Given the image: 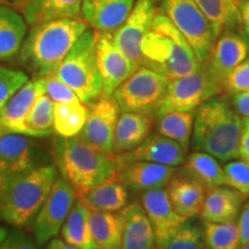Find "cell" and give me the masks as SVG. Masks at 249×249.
Returning a JSON list of instances; mask_svg holds the SVG:
<instances>
[{"instance_id":"4fadbf2b","label":"cell","mask_w":249,"mask_h":249,"mask_svg":"<svg viewBox=\"0 0 249 249\" xmlns=\"http://www.w3.org/2000/svg\"><path fill=\"white\" fill-rule=\"evenodd\" d=\"M96 57L103 82L102 96L111 97L118 87L123 85L138 68L113 42L112 33L95 30Z\"/></svg>"},{"instance_id":"9c48e42d","label":"cell","mask_w":249,"mask_h":249,"mask_svg":"<svg viewBox=\"0 0 249 249\" xmlns=\"http://www.w3.org/2000/svg\"><path fill=\"white\" fill-rule=\"evenodd\" d=\"M169 79L147 67H140L118 87L112 97L121 112L154 113L163 99Z\"/></svg>"},{"instance_id":"7dc6e473","label":"cell","mask_w":249,"mask_h":249,"mask_svg":"<svg viewBox=\"0 0 249 249\" xmlns=\"http://www.w3.org/2000/svg\"><path fill=\"white\" fill-rule=\"evenodd\" d=\"M7 233H8V231H7V229H6V227L0 226V242L4 240L5 236L7 235Z\"/></svg>"},{"instance_id":"3957f363","label":"cell","mask_w":249,"mask_h":249,"mask_svg":"<svg viewBox=\"0 0 249 249\" xmlns=\"http://www.w3.org/2000/svg\"><path fill=\"white\" fill-rule=\"evenodd\" d=\"M52 156L60 177L76 193L117 178L113 156L98 150L79 136L55 138Z\"/></svg>"},{"instance_id":"60d3db41","label":"cell","mask_w":249,"mask_h":249,"mask_svg":"<svg viewBox=\"0 0 249 249\" xmlns=\"http://www.w3.org/2000/svg\"><path fill=\"white\" fill-rule=\"evenodd\" d=\"M240 233V246L249 242V201L242 205L236 223Z\"/></svg>"},{"instance_id":"7a4b0ae2","label":"cell","mask_w":249,"mask_h":249,"mask_svg":"<svg viewBox=\"0 0 249 249\" xmlns=\"http://www.w3.org/2000/svg\"><path fill=\"white\" fill-rule=\"evenodd\" d=\"M141 67L157 71L169 80L193 73L201 67L192 46L170 18L160 11L142 40Z\"/></svg>"},{"instance_id":"b9f144b4","label":"cell","mask_w":249,"mask_h":249,"mask_svg":"<svg viewBox=\"0 0 249 249\" xmlns=\"http://www.w3.org/2000/svg\"><path fill=\"white\" fill-rule=\"evenodd\" d=\"M233 107L240 117L249 118V90L233 95Z\"/></svg>"},{"instance_id":"d590c367","label":"cell","mask_w":249,"mask_h":249,"mask_svg":"<svg viewBox=\"0 0 249 249\" xmlns=\"http://www.w3.org/2000/svg\"><path fill=\"white\" fill-rule=\"evenodd\" d=\"M28 81L29 77L22 71L0 67V110Z\"/></svg>"},{"instance_id":"f907efd6","label":"cell","mask_w":249,"mask_h":249,"mask_svg":"<svg viewBox=\"0 0 249 249\" xmlns=\"http://www.w3.org/2000/svg\"><path fill=\"white\" fill-rule=\"evenodd\" d=\"M248 51H249V43H248Z\"/></svg>"},{"instance_id":"c3c4849f","label":"cell","mask_w":249,"mask_h":249,"mask_svg":"<svg viewBox=\"0 0 249 249\" xmlns=\"http://www.w3.org/2000/svg\"><path fill=\"white\" fill-rule=\"evenodd\" d=\"M239 249H249V242H247V244H245V245H241Z\"/></svg>"},{"instance_id":"f546056e","label":"cell","mask_w":249,"mask_h":249,"mask_svg":"<svg viewBox=\"0 0 249 249\" xmlns=\"http://www.w3.org/2000/svg\"><path fill=\"white\" fill-rule=\"evenodd\" d=\"M183 169L187 176L195 179L207 189L225 185L224 169L217 158L207 152H193L186 158Z\"/></svg>"},{"instance_id":"74e56055","label":"cell","mask_w":249,"mask_h":249,"mask_svg":"<svg viewBox=\"0 0 249 249\" xmlns=\"http://www.w3.org/2000/svg\"><path fill=\"white\" fill-rule=\"evenodd\" d=\"M42 86L43 93L51 98L53 103H73L80 101L74 90L55 75L37 77Z\"/></svg>"},{"instance_id":"d6986e66","label":"cell","mask_w":249,"mask_h":249,"mask_svg":"<svg viewBox=\"0 0 249 249\" xmlns=\"http://www.w3.org/2000/svg\"><path fill=\"white\" fill-rule=\"evenodd\" d=\"M136 0H82L81 14L93 30L114 33L124 22Z\"/></svg>"},{"instance_id":"8d00e7d4","label":"cell","mask_w":249,"mask_h":249,"mask_svg":"<svg viewBox=\"0 0 249 249\" xmlns=\"http://www.w3.org/2000/svg\"><path fill=\"white\" fill-rule=\"evenodd\" d=\"M225 186L244 195H249V164L244 160H230L224 166Z\"/></svg>"},{"instance_id":"d4e9b609","label":"cell","mask_w":249,"mask_h":249,"mask_svg":"<svg viewBox=\"0 0 249 249\" xmlns=\"http://www.w3.org/2000/svg\"><path fill=\"white\" fill-rule=\"evenodd\" d=\"M82 0H28L21 8L29 26L60 18H80Z\"/></svg>"},{"instance_id":"ab89813d","label":"cell","mask_w":249,"mask_h":249,"mask_svg":"<svg viewBox=\"0 0 249 249\" xmlns=\"http://www.w3.org/2000/svg\"><path fill=\"white\" fill-rule=\"evenodd\" d=\"M0 249H38L30 236L20 229L8 232L5 239L0 242Z\"/></svg>"},{"instance_id":"4dcf8cb0","label":"cell","mask_w":249,"mask_h":249,"mask_svg":"<svg viewBox=\"0 0 249 249\" xmlns=\"http://www.w3.org/2000/svg\"><path fill=\"white\" fill-rule=\"evenodd\" d=\"M54 103L42 93L30 107L22 121L20 134L31 138H46L54 133L53 128Z\"/></svg>"},{"instance_id":"d6a6232c","label":"cell","mask_w":249,"mask_h":249,"mask_svg":"<svg viewBox=\"0 0 249 249\" xmlns=\"http://www.w3.org/2000/svg\"><path fill=\"white\" fill-rule=\"evenodd\" d=\"M89 107L81 101L54 103L53 128L61 138H74L81 133L88 118Z\"/></svg>"},{"instance_id":"8992f818","label":"cell","mask_w":249,"mask_h":249,"mask_svg":"<svg viewBox=\"0 0 249 249\" xmlns=\"http://www.w3.org/2000/svg\"><path fill=\"white\" fill-rule=\"evenodd\" d=\"M74 90L83 104L90 105L103 93L96 57L95 30L87 29L70 50L53 74Z\"/></svg>"},{"instance_id":"6da1fadb","label":"cell","mask_w":249,"mask_h":249,"mask_svg":"<svg viewBox=\"0 0 249 249\" xmlns=\"http://www.w3.org/2000/svg\"><path fill=\"white\" fill-rule=\"evenodd\" d=\"M88 29L81 18H60L35 24L20 50V62L31 75H53L70 50Z\"/></svg>"},{"instance_id":"ac0fdd59","label":"cell","mask_w":249,"mask_h":249,"mask_svg":"<svg viewBox=\"0 0 249 249\" xmlns=\"http://www.w3.org/2000/svg\"><path fill=\"white\" fill-rule=\"evenodd\" d=\"M247 55L248 43L245 37L234 30H227L214 40L207 65L223 86L227 75L245 61Z\"/></svg>"},{"instance_id":"1f68e13d","label":"cell","mask_w":249,"mask_h":249,"mask_svg":"<svg viewBox=\"0 0 249 249\" xmlns=\"http://www.w3.org/2000/svg\"><path fill=\"white\" fill-rule=\"evenodd\" d=\"M155 121L158 134L178 142L186 150L188 149L194 127L193 112L169 111L155 113Z\"/></svg>"},{"instance_id":"603a6c76","label":"cell","mask_w":249,"mask_h":249,"mask_svg":"<svg viewBox=\"0 0 249 249\" xmlns=\"http://www.w3.org/2000/svg\"><path fill=\"white\" fill-rule=\"evenodd\" d=\"M152 118L140 112H123L118 118L113 139V154L135 149L150 135Z\"/></svg>"},{"instance_id":"836d02e7","label":"cell","mask_w":249,"mask_h":249,"mask_svg":"<svg viewBox=\"0 0 249 249\" xmlns=\"http://www.w3.org/2000/svg\"><path fill=\"white\" fill-rule=\"evenodd\" d=\"M204 241L209 249H239L240 233L235 222H204Z\"/></svg>"},{"instance_id":"681fc988","label":"cell","mask_w":249,"mask_h":249,"mask_svg":"<svg viewBox=\"0 0 249 249\" xmlns=\"http://www.w3.org/2000/svg\"><path fill=\"white\" fill-rule=\"evenodd\" d=\"M152 249H160V248H158V247H154Z\"/></svg>"},{"instance_id":"484cf974","label":"cell","mask_w":249,"mask_h":249,"mask_svg":"<svg viewBox=\"0 0 249 249\" xmlns=\"http://www.w3.org/2000/svg\"><path fill=\"white\" fill-rule=\"evenodd\" d=\"M26 35V20L12 7L0 4V61H7L20 52Z\"/></svg>"},{"instance_id":"f1b7e54d","label":"cell","mask_w":249,"mask_h":249,"mask_svg":"<svg viewBox=\"0 0 249 249\" xmlns=\"http://www.w3.org/2000/svg\"><path fill=\"white\" fill-rule=\"evenodd\" d=\"M89 209L76 197L61 226L62 240L80 249H97L89 229Z\"/></svg>"},{"instance_id":"f6af8a7d","label":"cell","mask_w":249,"mask_h":249,"mask_svg":"<svg viewBox=\"0 0 249 249\" xmlns=\"http://www.w3.org/2000/svg\"><path fill=\"white\" fill-rule=\"evenodd\" d=\"M45 249H80V248L67 244L66 241L61 240V239H52V240L49 241V244L46 246Z\"/></svg>"},{"instance_id":"2e32d148","label":"cell","mask_w":249,"mask_h":249,"mask_svg":"<svg viewBox=\"0 0 249 249\" xmlns=\"http://www.w3.org/2000/svg\"><path fill=\"white\" fill-rule=\"evenodd\" d=\"M117 164V178L134 192H148L167 186L176 167L151 161H124Z\"/></svg>"},{"instance_id":"f35d334b","label":"cell","mask_w":249,"mask_h":249,"mask_svg":"<svg viewBox=\"0 0 249 249\" xmlns=\"http://www.w3.org/2000/svg\"><path fill=\"white\" fill-rule=\"evenodd\" d=\"M223 90L232 95L249 90V59L242 61L227 75L223 82Z\"/></svg>"},{"instance_id":"ba28073f","label":"cell","mask_w":249,"mask_h":249,"mask_svg":"<svg viewBox=\"0 0 249 249\" xmlns=\"http://www.w3.org/2000/svg\"><path fill=\"white\" fill-rule=\"evenodd\" d=\"M164 13L192 46L201 65L207 64L216 34L194 0H158Z\"/></svg>"},{"instance_id":"277c9868","label":"cell","mask_w":249,"mask_h":249,"mask_svg":"<svg viewBox=\"0 0 249 249\" xmlns=\"http://www.w3.org/2000/svg\"><path fill=\"white\" fill-rule=\"evenodd\" d=\"M194 142L197 150L220 161L239 158L244 119L222 98H211L196 110Z\"/></svg>"},{"instance_id":"816d5d0a","label":"cell","mask_w":249,"mask_h":249,"mask_svg":"<svg viewBox=\"0 0 249 249\" xmlns=\"http://www.w3.org/2000/svg\"><path fill=\"white\" fill-rule=\"evenodd\" d=\"M205 249H209V248H205Z\"/></svg>"},{"instance_id":"5b68a950","label":"cell","mask_w":249,"mask_h":249,"mask_svg":"<svg viewBox=\"0 0 249 249\" xmlns=\"http://www.w3.org/2000/svg\"><path fill=\"white\" fill-rule=\"evenodd\" d=\"M57 176L55 165L48 164L18 176L2 186L0 188V219L17 229L33 226Z\"/></svg>"},{"instance_id":"4316f807","label":"cell","mask_w":249,"mask_h":249,"mask_svg":"<svg viewBox=\"0 0 249 249\" xmlns=\"http://www.w3.org/2000/svg\"><path fill=\"white\" fill-rule=\"evenodd\" d=\"M213 26L217 38L241 24L240 0H194Z\"/></svg>"},{"instance_id":"e0dca14e","label":"cell","mask_w":249,"mask_h":249,"mask_svg":"<svg viewBox=\"0 0 249 249\" xmlns=\"http://www.w3.org/2000/svg\"><path fill=\"white\" fill-rule=\"evenodd\" d=\"M186 152V149L178 142L165 138L160 134H154L149 135L133 150L117 154L113 157L116 163L142 160L177 167L185 163Z\"/></svg>"},{"instance_id":"9a60e30c","label":"cell","mask_w":249,"mask_h":249,"mask_svg":"<svg viewBox=\"0 0 249 249\" xmlns=\"http://www.w3.org/2000/svg\"><path fill=\"white\" fill-rule=\"evenodd\" d=\"M141 204L154 227L158 248L163 247L171 235L187 220L173 208L166 189H152L142 193Z\"/></svg>"},{"instance_id":"44dd1931","label":"cell","mask_w":249,"mask_h":249,"mask_svg":"<svg viewBox=\"0 0 249 249\" xmlns=\"http://www.w3.org/2000/svg\"><path fill=\"white\" fill-rule=\"evenodd\" d=\"M246 198L229 186H218L208 189L200 213L202 220L213 223L235 222Z\"/></svg>"},{"instance_id":"7402d4cb","label":"cell","mask_w":249,"mask_h":249,"mask_svg":"<svg viewBox=\"0 0 249 249\" xmlns=\"http://www.w3.org/2000/svg\"><path fill=\"white\" fill-rule=\"evenodd\" d=\"M167 195L180 216L192 219L200 214L205 197V188L189 176L174 177L167 183Z\"/></svg>"},{"instance_id":"e575fe53","label":"cell","mask_w":249,"mask_h":249,"mask_svg":"<svg viewBox=\"0 0 249 249\" xmlns=\"http://www.w3.org/2000/svg\"><path fill=\"white\" fill-rule=\"evenodd\" d=\"M204 245L203 225L187 219L160 249H203Z\"/></svg>"},{"instance_id":"7c38bea8","label":"cell","mask_w":249,"mask_h":249,"mask_svg":"<svg viewBox=\"0 0 249 249\" xmlns=\"http://www.w3.org/2000/svg\"><path fill=\"white\" fill-rule=\"evenodd\" d=\"M157 4L158 0H136L124 22L112 33L114 44L136 67H141L142 40L151 29Z\"/></svg>"},{"instance_id":"83f0119b","label":"cell","mask_w":249,"mask_h":249,"mask_svg":"<svg viewBox=\"0 0 249 249\" xmlns=\"http://www.w3.org/2000/svg\"><path fill=\"white\" fill-rule=\"evenodd\" d=\"M89 229L97 249H120L123 224L119 214L89 210Z\"/></svg>"},{"instance_id":"30bf717a","label":"cell","mask_w":249,"mask_h":249,"mask_svg":"<svg viewBox=\"0 0 249 249\" xmlns=\"http://www.w3.org/2000/svg\"><path fill=\"white\" fill-rule=\"evenodd\" d=\"M50 164V156L31 136L18 133L0 135V188L12 179Z\"/></svg>"},{"instance_id":"52a82bcc","label":"cell","mask_w":249,"mask_h":249,"mask_svg":"<svg viewBox=\"0 0 249 249\" xmlns=\"http://www.w3.org/2000/svg\"><path fill=\"white\" fill-rule=\"evenodd\" d=\"M223 86L207 64L197 71L169 81L166 92L154 113L169 111L193 112L222 92Z\"/></svg>"},{"instance_id":"8fae6325","label":"cell","mask_w":249,"mask_h":249,"mask_svg":"<svg viewBox=\"0 0 249 249\" xmlns=\"http://www.w3.org/2000/svg\"><path fill=\"white\" fill-rule=\"evenodd\" d=\"M75 200V189L66 180L57 176L48 198L37 213L31 226L37 244L44 246L60 232Z\"/></svg>"},{"instance_id":"bcb514c9","label":"cell","mask_w":249,"mask_h":249,"mask_svg":"<svg viewBox=\"0 0 249 249\" xmlns=\"http://www.w3.org/2000/svg\"><path fill=\"white\" fill-rule=\"evenodd\" d=\"M28 0H0V4H5L7 6H13V7L22 8Z\"/></svg>"},{"instance_id":"ee69618b","label":"cell","mask_w":249,"mask_h":249,"mask_svg":"<svg viewBox=\"0 0 249 249\" xmlns=\"http://www.w3.org/2000/svg\"><path fill=\"white\" fill-rule=\"evenodd\" d=\"M240 15L241 26L244 27L245 33L249 36V0L240 1Z\"/></svg>"},{"instance_id":"5bb4252c","label":"cell","mask_w":249,"mask_h":249,"mask_svg":"<svg viewBox=\"0 0 249 249\" xmlns=\"http://www.w3.org/2000/svg\"><path fill=\"white\" fill-rule=\"evenodd\" d=\"M89 113L79 138L105 154H113V139L120 108L113 97L101 96L88 105Z\"/></svg>"},{"instance_id":"ffe728a7","label":"cell","mask_w":249,"mask_h":249,"mask_svg":"<svg viewBox=\"0 0 249 249\" xmlns=\"http://www.w3.org/2000/svg\"><path fill=\"white\" fill-rule=\"evenodd\" d=\"M123 240L120 249H152L156 236L150 220L138 202L127 204L120 210Z\"/></svg>"},{"instance_id":"7bdbcfd3","label":"cell","mask_w":249,"mask_h":249,"mask_svg":"<svg viewBox=\"0 0 249 249\" xmlns=\"http://www.w3.org/2000/svg\"><path fill=\"white\" fill-rule=\"evenodd\" d=\"M239 157L249 164V118H244V128L239 147Z\"/></svg>"},{"instance_id":"cb8c5ba5","label":"cell","mask_w":249,"mask_h":249,"mask_svg":"<svg viewBox=\"0 0 249 249\" xmlns=\"http://www.w3.org/2000/svg\"><path fill=\"white\" fill-rule=\"evenodd\" d=\"M76 197L93 211L116 213L123 210L128 202L127 187L118 178H113L99 185L76 193Z\"/></svg>"}]
</instances>
